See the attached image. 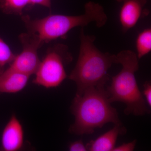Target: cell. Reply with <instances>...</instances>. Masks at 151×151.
<instances>
[{
	"label": "cell",
	"instance_id": "cell-1",
	"mask_svg": "<svg viewBox=\"0 0 151 151\" xmlns=\"http://www.w3.org/2000/svg\"><path fill=\"white\" fill-rule=\"evenodd\" d=\"M105 85L89 87L81 95L76 94L71 106L75 121L69 128L70 133L90 134L108 123L122 124L117 110L111 106Z\"/></svg>",
	"mask_w": 151,
	"mask_h": 151
},
{
	"label": "cell",
	"instance_id": "cell-2",
	"mask_svg": "<svg viewBox=\"0 0 151 151\" xmlns=\"http://www.w3.org/2000/svg\"><path fill=\"white\" fill-rule=\"evenodd\" d=\"M139 60L132 50H122L115 55V63L121 64L122 69L112 78L111 85L106 89L110 103H124L127 115L143 116L150 112L135 77L139 68Z\"/></svg>",
	"mask_w": 151,
	"mask_h": 151
},
{
	"label": "cell",
	"instance_id": "cell-3",
	"mask_svg": "<svg viewBox=\"0 0 151 151\" xmlns=\"http://www.w3.org/2000/svg\"><path fill=\"white\" fill-rule=\"evenodd\" d=\"M80 39L78 60L68 77L77 86V95L89 87L105 85L109 79L108 70L115 63V55L99 50L94 45L95 37L85 35L83 27Z\"/></svg>",
	"mask_w": 151,
	"mask_h": 151
},
{
	"label": "cell",
	"instance_id": "cell-4",
	"mask_svg": "<svg viewBox=\"0 0 151 151\" xmlns=\"http://www.w3.org/2000/svg\"><path fill=\"white\" fill-rule=\"evenodd\" d=\"M84 14L78 16L50 15L40 19H32L28 16L22 19L30 33L35 34L41 44L64 36L78 27L84 28L94 22L97 27L106 24L108 17L103 7L97 3H86Z\"/></svg>",
	"mask_w": 151,
	"mask_h": 151
},
{
	"label": "cell",
	"instance_id": "cell-5",
	"mask_svg": "<svg viewBox=\"0 0 151 151\" xmlns=\"http://www.w3.org/2000/svg\"><path fill=\"white\" fill-rule=\"evenodd\" d=\"M70 59L65 46H59L50 50L40 61L33 83L47 89L59 86L67 78L65 64Z\"/></svg>",
	"mask_w": 151,
	"mask_h": 151
},
{
	"label": "cell",
	"instance_id": "cell-6",
	"mask_svg": "<svg viewBox=\"0 0 151 151\" xmlns=\"http://www.w3.org/2000/svg\"><path fill=\"white\" fill-rule=\"evenodd\" d=\"M23 50L19 54L16 55L8 68L30 76L35 74L40 63L38 55V49L41 44L35 34L29 33L20 35Z\"/></svg>",
	"mask_w": 151,
	"mask_h": 151
},
{
	"label": "cell",
	"instance_id": "cell-7",
	"mask_svg": "<svg viewBox=\"0 0 151 151\" xmlns=\"http://www.w3.org/2000/svg\"><path fill=\"white\" fill-rule=\"evenodd\" d=\"M24 142L23 127L15 114H13L3 130L1 150L4 151H19L23 147Z\"/></svg>",
	"mask_w": 151,
	"mask_h": 151
},
{
	"label": "cell",
	"instance_id": "cell-8",
	"mask_svg": "<svg viewBox=\"0 0 151 151\" xmlns=\"http://www.w3.org/2000/svg\"><path fill=\"white\" fill-rule=\"evenodd\" d=\"M123 3L119 12V20L122 29L127 32L137 24L144 12V5L139 0H117Z\"/></svg>",
	"mask_w": 151,
	"mask_h": 151
},
{
	"label": "cell",
	"instance_id": "cell-9",
	"mask_svg": "<svg viewBox=\"0 0 151 151\" xmlns=\"http://www.w3.org/2000/svg\"><path fill=\"white\" fill-rule=\"evenodd\" d=\"M30 76L6 69L0 73V93L15 94L27 86Z\"/></svg>",
	"mask_w": 151,
	"mask_h": 151
},
{
	"label": "cell",
	"instance_id": "cell-10",
	"mask_svg": "<svg viewBox=\"0 0 151 151\" xmlns=\"http://www.w3.org/2000/svg\"><path fill=\"white\" fill-rule=\"evenodd\" d=\"M126 132L127 129L122 124H115L113 129L87 143L86 145L87 151H113L119 135L124 134Z\"/></svg>",
	"mask_w": 151,
	"mask_h": 151
},
{
	"label": "cell",
	"instance_id": "cell-11",
	"mask_svg": "<svg viewBox=\"0 0 151 151\" xmlns=\"http://www.w3.org/2000/svg\"><path fill=\"white\" fill-rule=\"evenodd\" d=\"M136 47L138 59H141L151 51V29L141 32L137 38Z\"/></svg>",
	"mask_w": 151,
	"mask_h": 151
},
{
	"label": "cell",
	"instance_id": "cell-12",
	"mask_svg": "<svg viewBox=\"0 0 151 151\" xmlns=\"http://www.w3.org/2000/svg\"><path fill=\"white\" fill-rule=\"evenodd\" d=\"M29 4L30 0H0V9L6 14H21Z\"/></svg>",
	"mask_w": 151,
	"mask_h": 151
},
{
	"label": "cell",
	"instance_id": "cell-13",
	"mask_svg": "<svg viewBox=\"0 0 151 151\" xmlns=\"http://www.w3.org/2000/svg\"><path fill=\"white\" fill-rule=\"evenodd\" d=\"M9 45L0 37V73L3 68L7 64H10L16 56Z\"/></svg>",
	"mask_w": 151,
	"mask_h": 151
},
{
	"label": "cell",
	"instance_id": "cell-14",
	"mask_svg": "<svg viewBox=\"0 0 151 151\" xmlns=\"http://www.w3.org/2000/svg\"><path fill=\"white\" fill-rule=\"evenodd\" d=\"M68 149L70 151H87L86 146L81 139L70 143L68 145Z\"/></svg>",
	"mask_w": 151,
	"mask_h": 151
},
{
	"label": "cell",
	"instance_id": "cell-15",
	"mask_svg": "<svg viewBox=\"0 0 151 151\" xmlns=\"http://www.w3.org/2000/svg\"><path fill=\"white\" fill-rule=\"evenodd\" d=\"M143 97L147 105L151 107V84L150 81H147L144 85V90L143 92Z\"/></svg>",
	"mask_w": 151,
	"mask_h": 151
},
{
	"label": "cell",
	"instance_id": "cell-16",
	"mask_svg": "<svg viewBox=\"0 0 151 151\" xmlns=\"http://www.w3.org/2000/svg\"><path fill=\"white\" fill-rule=\"evenodd\" d=\"M137 144V140H134L132 142L124 143L121 145L115 147L113 151H134Z\"/></svg>",
	"mask_w": 151,
	"mask_h": 151
},
{
	"label": "cell",
	"instance_id": "cell-17",
	"mask_svg": "<svg viewBox=\"0 0 151 151\" xmlns=\"http://www.w3.org/2000/svg\"><path fill=\"white\" fill-rule=\"evenodd\" d=\"M31 4H37L50 8L51 7L50 0H30Z\"/></svg>",
	"mask_w": 151,
	"mask_h": 151
},
{
	"label": "cell",
	"instance_id": "cell-18",
	"mask_svg": "<svg viewBox=\"0 0 151 151\" xmlns=\"http://www.w3.org/2000/svg\"><path fill=\"white\" fill-rule=\"evenodd\" d=\"M144 5H145L146 4V3H147V1L148 0H139Z\"/></svg>",
	"mask_w": 151,
	"mask_h": 151
}]
</instances>
